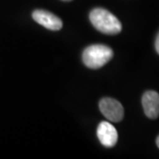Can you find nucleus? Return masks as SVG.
<instances>
[{"label":"nucleus","mask_w":159,"mask_h":159,"mask_svg":"<svg viewBox=\"0 0 159 159\" xmlns=\"http://www.w3.org/2000/svg\"><path fill=\"white\" fill-rule=\"evenodd\" d=\"M97 134L100 142L106 148H112L118 142V132L108 121H102L98 125Z\"/></svg>","instance_id":"39448f33"},{"label":"nucleus","mask_w":159,"mask_h":159,"mask_svg":"<svg viewBox=\"0 0 159 159\" xmlns=\"http://www.w3.org/2000/svg\"><path fill=\"white\" fill-rule=\"evenodd\" d=\"M99 109L102 115L111 122H119L124 118V108L116 99L104 97L99 102Z\"/></svg>","instance_id":"7ed1b4c3"},{"label":"nucleus","mask_w":159,"mask_h":159,"mask_svg":"<svg viewBox=\"0 0 159 159\" xmlns=\"http://www.w3.org/2000/svg\"><path fill=\"white\" fill-rule=\"evenodd\" d=\"M142 107L145 115L150 119L159 117V94L153 90L146 91L142 99Z\"/></svg>","instance_id":"423d86ee"},{"label":"nucleus","mask_w":159,"mask_h":159,"mask_svg":"<svg viewBox=\"0 0 159 159\" xmlns=\"http://www.w3.org/2000/svg\"><path fill=\"white\" fill-rule=\"evenodd\" d=\"M89 20L92 25L102 34H117L122 30L119 19L103 8L93 9L89 13Z\"/></svg>","instance_id":"f257e3e1"},{"label":"nucleus","mask_w":159,"mask_h":159,"mask_svg":"<svg viewBox=\"0 0 159 159\" xmlns=\"http://www.w3.org/2000/svg\"><path fill=\"white\" fill-rule=\"evenodd\" d=\"M157 142V146L159 148V135L157 136V142Z\"/></svg>","instance_id":"6e6552de"},{"label":"nucleus","mask_w":159,"mask_h":159,"mask_svg":"<svg viewBox=\"0 0 159 159\" xmlns=\"http://www.w3.org/2000/svg\"><path fill=\"white\" fill-rule=\"evenodd\" d=\"M32 17L35 22L47 29L57 31L62 29V20L52 12L45 10H35L32 13Z\"/></svg>","instance_id":"20e7f679"},{"label":"nucleus","mask_w":159,"mask_h":159,"mask_svg":"<svg viewBox=\"0 0 159 159\" xmlns=\"http://www.w3.org/2000/svg\"><path fill=\"white\" fill-rule=\"evenodd\" d=\"M63 1H72V0H63Z\"/></svg>","instance_id":"1a4fd4ad"},{"label":"nucleus","mask_w":159,"mask_h":159,"mask_svg":"<svg viewBox=\"0 0 159 159\" xmlns=\"http://www.w3.org/2000/svg\"><path fill=\"white\" fill-rule=\"evenodd\" d=\"M113 51L103 44H93L87 47L82 53V61L87 67L98 69L112 58Z\"/></svg>","instance_id":"f03ea898"},{"label":"nucleus","mask_w":159,"mask_h":159,"mask_svg":"<svg viewBox=\"0 0 159 159\" xmlns=\"http://www.w3.org/2000/svg\"><path fill=\"white\" fill-rule=\"evenodd\" d=\"M155 47H156V51L159 54V33L157 34V36L156 38V43H155Z\"/></svg>","instance_id":"0eeeda50"}]
</instances>
